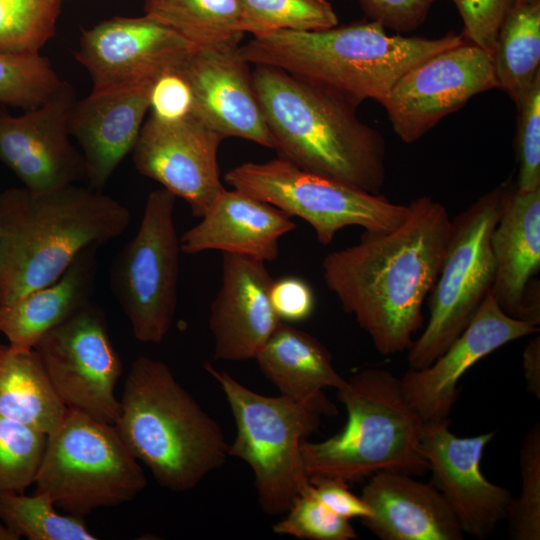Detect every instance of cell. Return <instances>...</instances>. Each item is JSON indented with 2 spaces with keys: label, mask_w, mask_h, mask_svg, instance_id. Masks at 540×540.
<instances>
[{
  "label": "cell",
  "mask_w": 540,
  "mask_h": 540,
  "mask_svg": "<svg viewBox=\"0 0 540 540\" xmlns=\"http://www.w3.org/2000/svg\"><path fill=\"white\" fill-rule=\"evenodd\" d=\"M362 499L371 515L364 525L382 540H461L464 532L440 491L405 473L370 476Z\"/></svg>",
  "instance_id": "obj_23"
},
{
  "label": "cell",
  "mask_w": 540,
  "mask_h": 540,
  "mask_svg": "<svg viewBox=\"0 0 540 540\" xmlns=\"http://www.w3.org/2000/svg\"><path fill=\"white\" fill-rule=\"evenodd\" d=\"M99 247L83 249L53 283L0 304V332L13 350H32L46 333L91 302Z\"/></svg>",
  "instance_id": "obj_25"
},
{
  "label": "cell",
  "mask_w": 540,
  "mask_h": 540,
  "mask_svg": "<svg viewBox=\"0 0 540 540\" xmlns=\"http://www.w3.org/2000/svg\"><path fill=\"white\" fill-rule=\"evenodd\" d=\"M0 540H17L15 535L7 528V526L0 522Z\"/></svg>",
  "instance_id": "obj_44"
},
{
  "label": "cell",
  "mask_w": 540,
  "mask_h": 540,
  "mask_svg": "<svg viewBox=\"0 0 540 540\" xmlns=\"http://www.w3.org/2000/svg\"><path fill=\"white\" fill-rule=\"evenodd\" d=\"M223 139L194 112L176 120L149 114L131 154L141 175L184 199L201 218L225 189L217 162Z\"/></svg>",
  "instance_id": "obj_14"
},
{
  "label": "cell",
  "mask_w": 540,
  "mask_h": 540,
  "mask_svg": "<svg viewBox=\"0 0 540 540\" xmlns=\"http://www.w3.org/2000/svg\"><path fill=\"white\" fill-rule=\"evenodd\" d=\"M295 228L290 216L273 205L224 189L201 221L179 238L180 250L188 255L219 250L272 262L281 237Z\"/></svg>",
  "instance_id": "obj_24"
},
{
  "label": "cell",
  "mask_w": 540,
  "mask_h": 540,
  "mask_svg": "<svg viewBox=\"0 0 540 540\" xmlns=\"http://www.w3.org/2000/svg\"><path fill=\"white\" fill-rule=\"evenodd\" d=\"M151 85L91 91L74 102L69 133L81 147L92 189L103 191L122 160L132 153L149 111Z\"/></svg>",
  "instance_id": "obj_22"
},
{
  "label": "cell",
  "mask_w": 540,
  "mask_h": 540,
  "mask_svg": "<svg viewBox=\"0 0 540 540\" xmlns=\"http://www.w3.org/2000/svg\"><path fill=\"white\" fill-rule=\"evenodd\" d=\"M539 327L504 313L486 296L464 331L430 365L411 369L401 379L404 394L425 423L449 419L462 376L479 360Z\"/></svg>",
  "instance_id": "obj_18"
},
{
  "label": "cell",
  "mask_w": 540,
  "mask_h": 540,
  "mask_svg": "<svg viewBox=\"0 0 540 540\" xmlns=\"http://www.w3.org/2000/svg\"><path fill=\"white\" fill-rule=\"evenodd\" d=\"M495 278L491 295L508 316L539 326L540 188L508 182L502 214L491 234Z\"/></svg>",
  "instance_id": "obj_21"
},
{
  "label": "cell",
  "mask_w": 540,
  "mask_h": 540,
  "mask_svg": "<svg viewBox=\"0 0 540 540\" xmlns=\"http://www.w3.org/2000/svg\"><path fill=\"white\" fill-rule=\"evenodd\" d=\"M51 498L43 493H0V520L17 539L95 540L82 517L63 515L54 509Z\"/></svg>",
  "instance_id": "obj_30"
},
{
  "label": "cell",
  "mask_w": 540,
  "mask_h": 540,
  "mask_svg": "<svg viewBox=\"0 0 540 540\" xmlns=\"http://www.w3.org/2000/svg\"><path fill=\"white\" fill-rule=\"evenodd\" d=\"M406 220L384 233L364 231L358 243L322 261L327 288L383 355L408 350L423 325V303L444 259L451 217L423 195Z\"/></svg>",
  "instance_id": "obj_1"
},
{
  "label": "cell",
  "mask_w": 540,
  "mask_h": 540,
  "mask_svg": "<svg viewBox=\"0 0 540 540\" xmlns=\"http://www.w3.org/2000/svg\"><path fill=\"white\" fill-rule=\"evenodd\" d=\"M438 0H359L370 20L398 32L417 29Z\"/></svg>",
  "instance_id": "obj_40"
},
{
  "label": "cell",
  "mask_w": 540,
  "mask_h": 540,
  "mask_svg": "<svg viewBox=\"0 0 540 540\" xmlns=\"http://www.w3.org/2000/svg\"><path fill=\"white\" fill-rule=\"evenodd\" d=\"M61 2L0 0V52L33 53L54 36Z\"/></svg>",
  "instance_id": "obj_33"
},
{
  "label": "cell",
  "mask_w": 540,
  "mask_h": 540,
  "mask_svg": "<svg viewBox=\"0 0 540 540\" xmlns=\"http://www.w3.org/2000/svg\"><path fill=\"white\" fill-rule=\"evenodd\" d=\"M239 45L192 49L178 70L190 87L193 112L211 128L224 138L238 137L273 149L249 64L240 57Z\"/></svg>",
  "instance_id": "obj_19"
},
{
  "label": "cell",
  "mask_w": 540,
  "mask_h": 540,
  "mask_svg": "<svg viewBox=\"0 0 540 540\" xmlns=\"http://www.w3.org/2000/svg\"><path fill=\"white\" fill-rule=\"evenodd\" d=\"M176 196L162 188L149 193L135 236L115 256L110 285L134 337L161 343L177 307L180 242L174 222Z\"/></svg>",
  "instance_id": "obj_11"
},
{
  "label": "cell",
  "mask_w": 540,
  "mask_h": 540,
  "mask_svg": "<svg viewBox=\"0 0 540 540\" xmlns=\"http://www.w3.org/2000/svg\"><path fill=\"white\" fill-rule=\"evenodd\" d=\"M252 84L275 149L297 167L371 194L386 179V145L356 108L278 68L254 66Z\"/></svg>",
  "instance_id": "obj_4"
},
{
  "label": "cell",
  "mask_w": 540,
  "mask_h": 540,
  "mask_svg": "<svg viewBox=\"0 0 540 540\" xmlns=\"http://www.w3.org/2000/svg\"><path fill=\"white\" fill-rule=\"evenodd\" d=\"M145 15L165 24L195 48L239 44V0H144Z\"/></svg>",
  "instance_id": "obj_29"
},
{
  "label": "cell",
  "mask_w": 540,
  "mask_h": 540,
  "mask_svg": "<svg viewBox=\"0 0 540 540\" xmlns=\"http://www.w3.org/2000/svg\"><path fill=\"white\" fill-rule=\"evenodd\" d=\"M449 426V419L425 423L421 451L429 463L433 485L463 532L482 539L507 519L513 501L510 491L490 482L480 468L484 449L495 431L459 437Z\"/></svg>",
  "instance_id": "obj_17"
},
{
  "label": "cell",
  "mask_w": 540,
  "mask_h": 540,
  "mask_svg": "<svg viewBox=\"0 0 540 540\" xmlns=\"http://www.w3.org/2000/svg\"><path fill=\"white\" fill-rule=\"evenodd\" d=\"M307 492L335 514L346 519H365L371 511L362 497L353 494L347 482L334 477L312 476Z\"/></svg>",
  "instance_id": "obj_42"
},
{
  "label": "cell",
  "mask_w": 540,
  "mask_h": 540,
  "mask_svg": "<svg viewBox=\"0 0 540 540\" xmlns=\"http://www.w3.org/2000/svg\"><path fill=\"white\" fill-rule=\"evenodd\" d=\"M204 368L223 391L235 421L228 456L250 466L264 513H286L296 496L310 487L301 445L318 429L323 416L337 415L336 406L326 395L311 401L265 396L210 363Z\"/></svg>",
  "instance_id": "obj_7"
},
{
  "label": "cell",
  "mask_w": 540,
  "mask_h": 540,
  "mask_svg": "<svg viewBox=\"0 0 540 540\" xmlns=\"http://www.w3.org/2000/svg\"><path fill=\"white\" fill-rule=\"evenodd\" d=\"M34 483L36 493L82 518L131 501L147 485L139 461L115 426L72 409L48 434Z\"/></svg>",
  "instance_id": "obj_8"
},
{
  "label": "cell",
  "mask_w": 540,
  "mask_h": 540,
  "mask_svg": "<svg viewBox=\"0 0 540 540\" xmlns=\"http://www.w3.org/2000/svg\"><path fill=\"white\" fill-rule=\"evenodd\" d=\"M270 301L275 314L283 322L306 320L315 305L311 286L295 276L274 280L270 288Z\"/></svg>",
  "instance_id": "obj_41"
},
{
  "label": "cell",
  "mask_w": 540,
  "mask_h": 540,
  "mask_svg": "<svg viewBox=\"0 0 540 540\" xmlns=\"http://www.w3.org/2000/svg\"><path fill=\"white\" fill-rule=\"evenodd\" d=\"M241 29L253 36L280 30L317 31L337 26L327 0H239Z\"/></svg>",
  "instance_id": "obj_31"
},
{
  "label": "cell",
  "mask_w": 540,
  "mask_h": 540,
  "mask_svg": "<svg viewBox=\"0 0 540 540\" xmlns=\"http://www.w3.org/2000/svg\"><path fill=\"white\" fill-rule=\"evenodd\" d=\"M51 1H57V2H61L62 0H51Z\"/></svg>",
  "instance_id": "obj_46"
},
{
  "label": "cell",
  "mask_w": 540,
  "mask_h": 540,
  "mask_svg": "<svg viewBox=\"0 0 540 540\" xmlns=\"http://www.w3.org/2000/svg\"><path fill=\"white\" fill-rule=\"evenodd\" d=\"M516 0H452L463 21L465 39L493 54L499 30Z\"/></svg>",
  "instance_id": "obj_38"
},
{
  "label": "cell",
  "mask_w": 540,
  "mask_h": 540,
  "mask_svg": "<svg viewBox=\"0 0 540 540\" xmlns=\"http://www.w3.org/2000/svg\"><path fill=\"white\" fill-rule=\"evenodd\" d=\"M33 349L67 409L115 424L120 412L115 388L122 362L98 305L91 301L46 333Z\"/></svg>",
  "instance_id": "obj_12"
},
{
  "label": "cell",
  "mask_w": 540,
  "mask_h": 540,
  "mask_svg": "<svg viewBox=\"0 0 540 540\" xmlns=\"http://www.w3.org/2000/svg\"><path fill=\"white\" fill-rule=\"evenodd\" d=\"M521 492L513 498L507 519L515 540L540 539V424L523 438L520 449Z\"/></svg>",
  "instance_id": "obj_35"
},
{
  "label": "cell",
  "mask_w": 540,
  "mask_h": 540,
  "mask_svg": "<svg viewBox=\"0 0 540 540\" xmlns=\"http://www.w3.org/2000/svg\"><path fill=\"white\" fill-rule=\"evenodd\" d=\"M193 48L147 15L113 17L83 30L76 60L88 71L91 91L152 84L178 67Z\"/></svg>",
  "instance_id": "obj_15"
},
{
  "label": "cell",
  "mask_w": 540,
  "mask_h": 540,
  "mask_svg": "<svg viewBox=\"0 0 540 540\" xmlns=\"http://www.w3.org/2000/svg\"><path fill=\"white\" fill-rule=\"evenodd\" d=\"M507 183L477 198L451 220L436 282L429 293V318L408 349L409 368L435 361L471 322L491 291L495 261L491 234L502 214Z\"/></svg>",
  "instance_id": "obj_9"
},
{
  "label": "cell",
  "mask_w": 540,
  "mask_h": 540,
  "mask_svg": "<svg viewBox=\"0 0 540 540\" xmlns=\"http://www.w3.org/2000/svg\"><path fill=\"white\" fill-rule=\"evenodd\" d=\"M260 371L280 395L300 401L341 389L346 379L335 369L328 349L314 336L280 321L255 357Z\"/></svg>",
  "instance_id": "obj_26"
},
{
  "label": "cell",
  "mask_w": 540,
  "mask_h": 540,
  "mask_svg": "<svg viewBox=\"0 0 540 540\" xmlns=\"http://www.w3.org/2000/svg\"><path fill=\"white\" fill-rule=\"evenodd\" d=\"M130 211L89 186L0 193V304L56 281L90 245L122 235Z\"/></svg>",
  "instance_id": "obj_3"
},
{
  "label": "cell",
  "mask_w": 540,
  "mask_h": 540,
  "mask_svg": "<svg viewBox=\"0 0 540 540\" xmlns=\"http://www.w3.org/2000/svg\"><path fill=\"white\" fill-rule=\"evenodd\" d=\"M466 41L453 32L435 39L391 35L370 20L253 36L238 53L249 65L281 69L356 108L367 99L382 103L411 68Z\"/></svg>",
  "instance_id": "obj_2"
},
{
  "label": "cell",
  "mask_w": 540,
  "mask_h": 540,
  "mask_svg": "<svg viewBox=\"0 0 540 540\" xmlns=\"http://www.w3.org/2000/svg\"><path fill=\"white\" fill-rule=\"evenodd\" d=\"M286 513V516L273 526L276 534L309 540L357 538L349 519L335 514L307 491L296 496Z\"/></svg>",
  "instance_id": "obj_36"
},
{
  "label": "cell",
  "mask_w": 540,
  "mask_h": 540,
  "mask_svg": "<svg viewBox=\"0 0 540 540\" xmlns=\"http://www.w3.org/2000/svg\"><path fill=\"white\" fill-rule=\"evenodd\" d=\"M347 411L344 428L320 442L301 445L309 478L358 481L380 471L424 475L425 422L406 398L401 379L382 368L363 369L337 390Z\"/></svg>",
  "instance_id": "obj_6"
},
{
  "label": "cell",
  "mask_w": 540,
  "mask_h": 540,
  "mask_svg": "<svg viewBox=\"0 0 540 540\" xmlns=\"http://www.w3.org/2000/svg\"><path fill=\"white\" fill-rule=\"evenodd\" d=\"M496 87L492 55L466 41L411 68L381 104L396 135L410 144L473 96Z\"/></svg>",
  "instance_id": "obj_13"
},
{
  "label": "cell",
  "mask_w": 540,
  "mask_h": 540,
  "mask_svg": "<svg viewBox=\"0 0 540 540\" xmlns=\"http://www.w3.org/2000/svg\"><path fill=\"white\" fill-rule=\"evenodd\" d=\"M273 281L264 261L223 253L221 285L209 317L216 360L255 359L281 321L270 301Z\"/></svg>",
  "instance_id": "obj_20"
},
{
  "label": "cell",
  "mask_w": 540,
  "mask_h": 540,
  "mask_svg": "<svg viewBox=\"0 0 540 540\" xmlns=\"http://www.w3.org/2000/svg\"><path fill=\"white\" fill-rule=\"evenodd\" d=\"M119 401L120 438L163 488L191 490L225 463L229 445L221 427L163 361L137 357Z\"/></svg>",
  "instance_id": "obj_5"
},
{
  "label": "cell",
  "mask_w": 540,
  "mask_h": 540,
  "mask_svg": "<svg viewBox=\"0 0 540 540\" xmlns=\"http://www.w3.org/2000/svg\"><path fill=\"white\" fill-rule=\"evenodd\" d=\"M66 411L34 349L0 344V415L49 434Z\"/></svg>",
  "instance_id": "obj_27"
},
{
  "label": "cell",
  "mask_w": 540,
  "mask_h": 540,
  "mask_svg": "<svg viewBox=\"0 0 540 540\" xmlns=\"http://www.w3.org/2000/svg\"><path fill=\"white\" fill-rule=\"evenodd\" d=\"M540 0H516L514 6L538 4Z\"/></svg>",
  "instance_id": "obj_45"
},
{
  "label": "cell",
  "mask_w": 540,
  "mask_h": 540,
  "mask_svg": "<svg viewBox=\"0 0 540 540\" xmlns=\"http://www.w3.org/2000/svg\"><path fill=\"white\" fill-rule=\"evenodd\" d=\"M523 371L527 391L540 399V336L534 334L523 351Z\"/></svg>",
  "instance_id": "obj_43"
},
{
  "label": "cell",
  "mask_w": 540,
  "mask_h": 540,
  "mask_svg": "<svg viewBox=\"0 0 540 540\" xmlns=\"http://www.w3.org/2000/svg\"><path fill=\"white\" fill-rule=\"evenodd\" d=\"M75 101L65 82L52 99L22 115L0 112V161L27 189L47 191L86 180L84 158L69 133Z\"/></svg>",
  "instance_id": "obj_16"
},
{
  "label": "cell",
  "mask_w": 540,
  "mask_h": 540,
  "mask_svg": "<svg viewBox=\"0 0 540 540\" xmlns=\"http://www.w3.org/2000/svg\"><path fill=\"white\" fill-rule=\"evenodd\" d=\"M224 180L232 189L303 219L322 245L331 244L348 226L373 233L389 232L410 213L409 204L392 203L381 194L305 171L280 157L237 165Z\"/></svg>",
  "instance_id": "obj_10"
},
{
  "label": "cell",
  "mask_w": 540,
  "mask_h": 540,
  "mask_svg": "<svg viewBox=\"0 0 540 540\" xmlns=\"http://www.w3.org/2000/svg\"><path fill=\"white\" fill-rule=\"evenodd\" d=\"M65 82L39 52H0V104L24 111L37 108L57 95Z\"/></svg>",
  "instance_id": "obj_32"
},
{
  "label": "cell",
  "mask_w": 540,
  "mask_h": 540,
  "mask_svg": "<svg viewBox=\"0 0 540 540\" xmlns=\"http://www.w3.org/2000/svg\"><path fill=\"white\" fill-rule=\"evenodd\" d=\"M492 58L498 87L517 104L540 76V3L512 8Z\"/></svg>",
  "instance_id": "obj_28"
},
{
  "label": "cell",
  "mask_w": 540,
  "mask_h": 540,
  "mask_svg": "<svg viewBox=\"0 0 540 540\" xmlns=\"http://www.w3.org/2000/svg\"><path fill=\"white\" fill-rule=\"evenodd\" d=\"M149 111L161 120H176L193 112L190 87L178 67L164 72L152 83Z\"/></svg>",
  "instance_id": "obj_39"
},
{
  "label": "cell",
  "mask_w": 540,
  "mask_h": 540,
  "mask_svg": "<svg viewBox=\"0 0 540 540\" xmlns=\"http://www.w3.org/2000/svg\"><path fill=\"white\" fill-rule=\"evenodd\" d=\"M48 434L0 415V493H23L35 482Z\"/></svg>",
  "instance_id": "obj_34"
},
{
  "label": "cell",
  "mask_w": 540,
  "mask_h": 540,
  "mask_svg": "<svg viewBox=\"0 0 540 540\" xmlns=\"http://www.w3.org/2000/svg\"><path fill=\"white\" fill-rule=\"evenodd\" d=\"M516 105L519 168L515 186L521 192H530L540 188V76Z\"/></svg>",
  "instance_id": "obj_37"
}]
</instances>
